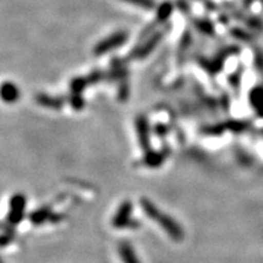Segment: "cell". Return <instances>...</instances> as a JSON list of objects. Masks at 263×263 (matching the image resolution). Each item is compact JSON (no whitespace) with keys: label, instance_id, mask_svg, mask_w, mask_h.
<instances>
[{"label":"cell","instance_id":"cell-1","mask_svg":"<svg viewBox=\"0 0 263 263\" xmlns=\"http://www.w3.org/2000/svg\"><path fill=\"white\" fill-rule=\"evenodd\" d=\"M140 203L141 209H143V211L146 213V216L149 217L150 219H153L154 222H156L164 232H167V234H168L171 238L174 240L183 239V229L180 228L178 223L174 221L172 217L167 216L166 213L160 211V210L147 199H143Z\"/></svg>","mask_w":263,"mask_h":263},{"label":"cell","instance_id":"cell-2","mask_svg":"<svg viewBox=\"0 0 263 263\" xmlns=\"http://www.w3.org/2000/svg\"><path fill=\"white\" fill-rule=\"evenodd\" d=\"M128 34L126 32H117L115 34L111 35L106 39H104L103 42H100L94 49L95 55H104L106 52L114 50L115 48L121 47L124 42L127 41Z\"/></svg>","mask_w":263,"mask_h":263},{"label":"cell","instance_id":"cell-3","mask_svg":"<svg viewBox=\"0 0 263 263\" xmlns=\"http://www.w3.org/2000/svg\"><path fill=\"white\" fill-rule=\"evenodd\" d=\"M26 207V199L24 195L21 194H17L11 199V202H10V213H9V221L11 223H17L21 221L22 217H24Z\"/></svg>","mask_w":263,"mask_h":263},{"label":"cell","instance_id":"cell-4","mask_svg":"<svg viewBox=\"0 0 263 263\" xmlns=\"http://www.w3.org/2000/svg\"><path fill=\"white\" fill-rule=\"evenodd\" d=\"M130 215H132V203L129 201L123 202L120 206L116 215L114 217V226L117 228H126L130 227Z\"/></svg>","mask_w":263,"mask_h":263},{"label":"cell","instance_id":"cell-5","mask_svg":"<svg viewBox=\"0 0 263 263\" xmlns=\"http://www.w3.org/2000/svg\"><path fill=\"white\" fill-rule=\"evenodd\" d=\"M162 37H163V32H157L156 34H154L150 39H147V41L144 43V44L141 45L136 52H134L133 57L136 59H143L147 57V55L151 54L154 49L159 45V43L161 42Z\"/></svg>","mask_w":263,"mask_h":263},{"label":"cell","instance_id":"cell-6","mask_svg":"<svg viewBox=\"0 0 263 263\" xmlns=\"http://www.w3.org/2000/svg\"><path fill=\"white\" fill-rule=\"evenodd\" d=\"M20 95H21V93H20L18 88L11 82H5V83L0 85V99L5 103H16L20 99Z\"/></svg>","mask_w":263,"mask_h":263},{"label":"cell","instance_id":"cell-7","mask_svg":"<svg viewBox=\"0 0 263 263\" xmlns=\"http://www.w3.org/2000/svg\"><path fill=\"white\" fill-rule=\"evenodd\" d=\"M137 130H138V136H139V141L141 144V147H143L144 150L149 151V146H150L149 126H147V121L143 116L138 118Z\"/></svg>","mask_w":263,"mask_h":263},{"label":"cell","instance_id":"cell-8","mask_svg":"<svg viewBox=\"0 0 263 263\" xmlns=\"http://www.w3.org/2000/svg\"><path fill=\"white\" fill-rule=\"evenodd\" d=\"M118 251H120L121 259L123 263H140L129 242H121L118 246Z\"/></svg>","mask_w":263,"mask_h":263},{"label":"cell","instance_id":"cell-9","mask_svg":"<svg viewBox=\"0 0 263 263\" xmlns=\"http://www.w3.org/2000/svg\"><path fill=\"white\" fill-rule=\"evenodd\" d=\"M250 104L256 110H261L263 107V87H255L249 94Z\"/></svg>","mask_w":263,"mask_h":263},{"label":"cell","instance_id":"cell-10","mask_svg":"<svg viewBox=\"0 0 263 263\" xmlns=\"http://www.w3.org/2000/svg\"><path fill=\"white\" fill-rule=\"evenodd\" d=\"M173 12V4L170 2H164L161 4L159 8H157V15H156V20L157 24L160 22H166L167 20Z\"/></svg>","mask_w":263,"mask_h":263},{"label":"cell","instance_id":"cell-11","mask_svg":"<svg viewBox=\"0 0 263 263\" xmlns=\"http://www.w3.org/2000/svg\"><path fill=\"white\" fill-rule=\"evenodd\" d=\"M194 26H195L200 32L203 33V34H207V35L215 34V26H213L212 22L209 21V20L196 18L195 21H194Z\"/></svg>","mask_w":263,"mask_h":263},{"label":"cell","instance_id":"cell-12","mask_svg":"<svg viewBox=\"0 0 263 263\" xmlns=\"http://www.w3.org/2000/svg\"><path fill=\"white\" fill-rule=\"evenodd\" d=\"M37 101L43 106L50 107V108H60L62 106V101L60 99L48 97V95L41 94L37 97Z\"/></svg>","mask_w":263,"mask_h":263},{"label":"cell","instance_id":"cell-13","mask_svg":"<svg viewBox=\"0 0 263 263\" xmlns=\"http://www.w3.org/2000/svg\"><path fill=\"white\" fill-rule=\"evenodd\" d=\"M124 2L130 3V4L139 6V8L146 9V10H153L155 8V2L154 0H124Z\"/></svg>","mask_w":263,"mask_h":263},{"label":"cell","instance_id":"cell-14","mask_svg":"<svg viewBox=\"0 0 263 263\" xmlns=\"http://www.w3.org/2000/svg\"><path fill=\"white\" fill-rule=\"evenodd\" d=\"M232 33L233 35H234V37H236L238 39H240V41H245V42H250L252 39V37H251V34H250L249 32H246V31H244V29H240V28H234V29H232Z\"/></svg>","mask_w":263,"mask_h":263},{"label":"cell","instance_id":"cell-15","mask_svg":"<svg viewBox=\"0 0 263 263\" xmlns=\"http://www.w3.org/2000/svg\"><path fill=\"white\" fill-rule=\"evenodd\" d=\"M49 215L48 210H41V211H37L34 212L32 215V221L34 223H42L45 221V218H47Z\"/></svg>","mask_w":263,"mask_h":263},{"label":"cell","instance_id":"cell-16","mask_svg":"<svg viewBox=\"0 0 263 263\" xmlns=\"http://www.w3.org/2000/svg\"><path fill=\"white\" fill-rule=\"evenodd\" d=\"M240 80H241V70H238L236 72H234V73H232L229 76V83L232 84L234 88L239 87Z\"/></svg>","mask_w":263,"mask_h":263},{"label":"cell","instance_id":"cell-17","mask_svg":"<svg viewBox=\"0 0 263 263\" xmlns=\"http://www.w3.org/2000/svg\"><path fill=\"white\" fill-rule=\"evenodd\" d=\"M161 161H162V157L159 154H151V155L147 156L146 159V162L150 164V166H157V164L161 163Z\"/></svg>","mask_w":263,"mask_h":263},{"label":"cell","instance_id":"cell-18","mask_svg":"<svg viewBox=\"0 0 263 263\" xmlns=\"http://www.w3.org/2000/svg\"><path fill=\"white\" fill-rule=\"evenodd\" d=\"M0 263H4V262H3V261H2V259H0Z\"/></svg>","mask_w":263,"mask_h":263}]
</instances>
